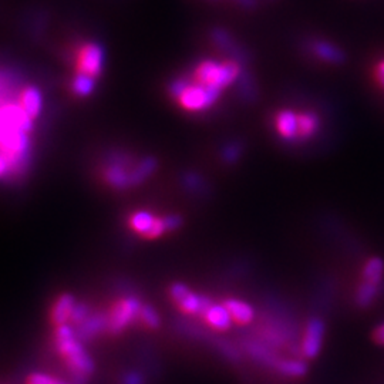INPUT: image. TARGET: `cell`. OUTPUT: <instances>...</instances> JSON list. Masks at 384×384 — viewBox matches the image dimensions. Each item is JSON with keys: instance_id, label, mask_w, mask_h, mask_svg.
<instances>
[{"instance_id": "obj_16", "label": "cell", "mask_w": 384, "mask_h": 384, "mask_svg": "<svg viewBox=\"0 0 384 384\" xmlns=\"http://www.w3.org/2000/svg\"><path fill=\"white\" fill-rule=\"evenodd\" d=\"M299 120V136L298 144L312 140L322 128V120L314 111H302L298 113Z\"/></svg>"}, {"instance_id": "obj_24", "label": "cell", "mask_w": 384, "mask_h": 384, "mask_svg": "<svg viewBox=\"0 0 384 384\" xmlns=\"http://www.w3.org/2000/svg\"><path fill=\"white\" fill-rule=\"evenodd\" d=\"M378 294V285L376 283H371V282H367V280H363L359 287H358V292H356V302L360 307H367L373 303V301L376 299Z\"/></svg>"}, {"instance_id": "obj_17", "label": "cell", "mask_w": 384, "mask_h": 384, "mask_svg": "<svg viewBox=\"0 0 384 384\" xmlns=\"http://www.w3.org/2000/svg\"><path fill=\"white\" fill-rule=\"evenodd\" d=\"M158 168V161L154 157H144L134 164L130 173L131 186H137L143 184L147 178H150Z\"/></svg>"}, {"instance_id": "obj_6", "label": "cell", "mask_w": 384, "mask_h": 384, "mask_svg": "<svg viewBox=\"0 0 384 384\" xmlns=\"http://www.w3.org/2000/svg\"><path fill=\"white\" fill-rule=\"evenodd\" d=\"M209 39L212 45L228 58L238 61L242 67L249 66L252 61L250 51L234 38L230 30L225 27H214L209 31Z\"/></svg>"}, {"instance_id": "obj_9", "label": "cell", "mask_w": 384, "mask_h": 384, "mask_svg": "<svg viewBox=\"0 0 384 384\" xmlns=\"http://www.w3.org/2000/svg\"><path fill=\"white\" fill-rule=\"evenodd\" d=\"M309 51L319 60H322L325 63L333 64V66H342V64L346 63V53L342 47L337 45L325 40V39H312L307 45Z\"/></svg>"}, {"instance_id": "obj_25", "label": "cell", "mask_w": 384, "mask_h": 384, "mask_svg": "<svg viewBox=\"0 0 384 384\" xmlns=\"http://www.w3.org/2000/svg\"><path fill=\"white\" fill-rule=\"evenodd\" d=\"M138 322L144 328L154 330V329H158L159 326H161V317H159V313L157 312V309L154 306L143 303L140 316H138Z\"/></svg>"}, {"instance_id": "obj_23", "label": "cell", "mask_w": 384, "mask_h": 384, "mask_svg": "<svg viewBox=\"0 0 384 384\" xmlns=\"http://www.w3.org/2000/svg\"><path fill=\"white\" fill-rule=\"evenodd\" d=\"M72 93L77 97H87V95L93 94L95 90V79L76 73V76L72 80Z\"/></svg>"}, {"instance_id": "obj_33", "label": "cell", "mask_w": 384, "mask_h": 384, "mask_svg": "<svg viewBox=\"0 0 384 384\" xmlns=\"http://www.w3.org/2000/svg\"><path fill=\"white\" fill-rule=\"evenodd\" d=\"M376 77H377V81H378L380 87L384 90V58L377 64Z\"/></svg>"}, {"instance_id": "obj_12", "label": "cell", "mask_w": 384, "mask_h": 384, "mask_svg": "<svg viewBox=\"0 0 384 384\" xmlns=\"http://www.w3.org/2000/svg\"><path fill=\"white\" fill-rule=\"evenodd\" d=\"M202 317L208 326L218 332H227L231 329L234 319L225 306V303H211L202 313Z\"/></svg>"}, {"instance_id": "obj_1", "label": "cell", "mask_w": 384, "mask_h": 384, "mask_svg": "<svg viewBox=\"0 0 384 384\" xmlns=\"http://www.w3.org/2000/svg\"><path fill=\"white\" fill-rule=\"evenodd\" d=\"M53 343L56 351L66 363L77 384L86 381L94 374V360L84 349L83 342L77 337L74 328H72L69 323L54 326Z\"/></svg>"}, {"instance_id": "obj_28", "label": "cell", "mask_w": 384, "mask_h": 384, "mask_svg": "<svg viewBox=\"0 0 384 384\" xmlns=\"http://www.w3.org/2000/svg\"><path fill=\"white\" fill-rule=\"evenodd\" d=\"M26 384H70L67 381L64 380H58V378H54L49 374H45V373H30L27 377H26Z\"/></svg>"}, {"instance_id": "obj_13", "label": "cell", "mask_w": 384, "mask_h": 384, "mask_svg": "<svg viewBox=\"0 0 384 384\" xmlns=\"http://www.w3.org/2000/svg\"><path fill=\"white\" fill-rule=\"evenodd\" d=\"M19 102L23 110L35 121L40 117L43 111V94L36 86L27 84L20 87Z\"/></svg>"}, {"instance_id": "obj_29", "label": "cell", "mask_w": 384, "mask_h": 384, "mask_svg": "<svg viewBox=\"0 0 384 384\" xmlns=\"http://www.w3.org/2000/svg\"><path fill=\"white\" fill-rule=\"evenodd\" d=\"M164 222L168 232H174L178 231L182 225H184V219L181 215L178 214H170V215H164Z\"/></svg>"}, {"instance_id": "obj_10", "label": "cell", "mask_w": 384, "mask_h": 384, "mask_svg": "<svg viewBox=\"0 0 384 384\" xmlns=\"http://www.w3.org/2000/svg\"><path fill=\"white\" fill-rule=\"evenodd\" d=\"M76 335L81 342H91L102 333H107V313L90 312V314L76 325Z\"/></svg>"}, {"instance_id": "obj_2", "label": "cell", "mask_w": 384, "mask_h": 384, "mask_svg": "<svg viewBox=\"0 0 384 384\" xmlns=\"http://www.w3.org/2000/svg\"><path fill=\"white\" fill-rule=\"evenodd\" d=\"M242 66L231 58H227L223 61H216L212 58L200 61L194 72H192V80L204 84V86H215L219 88H227L238 80Z\"/></svg>"}, {"instance_id": "obj_31", "label": "cell", "mask_w": 384, "mask_h": 384, "mask_svg": "<svg viewBox=\"0 0 384 384\" xmlns=\"http://www.w3.org/2000/svg\"><path fill=\"white\" fill-rule=\"evenodd\" d=\"M121 384H144V378L138 373L131 371V373H127L121 378Z\"/></svg>"}, {"instance_id": "obj_22", "label": "cell", "mask_w": 384, "mask_h": 384, "mask_svg": "<svg viewBox=\"0 0 384 384\" xmlns=\"http://www.w3.org/2000/svg\"><path fill=\"white\" fill-rule=\"evenodd\" d=\"M384 276V261L377 256L370 258L363 268V280L380 285Z\"/></svg>"}, {"instance_id": "obj_14", "label": "cell", "mask_w": 384, "mask_h": 384, "mask_svg": "<svg viewBox=\"0 0 384 384\" xmlns=\"http://www.w3.org/2000/svg\"><path fill=\"white\" fill-rule=\"evenodd\" d=\"M76 303V298L72 294H61L50 307L49 319L51 325L60 326L64 323H69L72 320Z\"/></svg>"}, {"instance_id": "obj_7", "label": "cell", "mask_w": 384, "mask_h": 384, "mask_svg": "<svg viewBox=\"0 0 384 384\" xmlns=\"http://www.w3.org/2000/svg\"><path fill=\"white\" fill-rule=\"evenodd\" d=\"M168 294L173 302L177 305V307L185 314L202 316L207 307L212 303V299H209L205 295L192 292L185 283H181V282H174L168 287Z\"/></svg>"}, {"instance_id": "obj_32", "label": "cell", "mask_w": 384, "mask_h": 384, "mask_svg": "<svg viewBox=\"0 0 384 384\" xmlns=\"http://www.w3.org/2000/svg\"><path fill=\"white\" fill-rule=\"evenodd\" d=\"M234 2L238 3L245 10H253L256 6H258V0H234Z\"/></svg>"}, {"instance_id": "obj_8", "label": "cell", "mask_w": 384, "mask_h": 384, "mask_svg": "<svg viewBox=\"0 0 384 384\" xmlns=\"http://www.w3.org/2000/svg\"><path fill=\"white\" fill-rule=\"evenodd\" d=\"M325 337V323L322 319L312 317L305 329L302 340V353L307 359H314L320 353Z\"/></svg>"}, {"instance_id": "obj_18", "label": "cell", "mask_w": 384, "mask_h": 384, "mask_svg": "<svg viewBox=\"0 0 384 384\" xmlns=\"http://www.w3.org/2000/svg\"><path fill=\"white\" fill-rule=\"evenodd\" d=\"M246 151V144L243 140L235 138L230 140L221 148V159L223 164L227 166H235L241 161V158L243 157Z\"/></svg>"}, {"instance_id": "obj_4", "label": "cell", "mask_w": 384, "mask_h": 384, "mask_svg": "<svg viewBox=\"0 0 384 384\" xmlns=\"http://www.w3.org/2000/svg\"><path fill=\"white\" fill-rule=\"evenodd\" d=\"M222 88L215 86H204L192 80L186 86V88L179 94V97L175 100L184 110L189 113L204 111L212 107L221 97Z\"/></svg>"}, {"instance_id": "obj_5", "label": "cell", "mask_w": 384, "mask_h": 384, "mask_svg": "<svg viewBox=\"0 0 384 384\" xmlns=\"http://www.w3.org/2000/svg\"><path fill=\"white\" fill-rule=\"evenodd\" d=\"M106 51L97 42H84L74 51V72L99 79L104 70Z\"/></svg>"}, {"instance_id": "obj_19", "label": "cell", "mask_w": 384, "mask_h": 384, "mask_svg": "<svg viewBox=\"0 0 384 384\" xmlns=\"http://www.w3.org/2000/svg\"><path fill=\"white\" fill-rule=\"evenodd\" d=\"M225 306L228 307V310L234 319V322H237L239 325H248L255 317V312H253L252 306L243 301L234 299V298L227 299Z\"/></svg>"}, {"instance_id": "obj_21", "label": "cell", "mask_w": 384, "mask_h": 384, "mask_svg": "<svg viewBox=\"0 0 384 384\" xmlns=\"http://www.w3.org/2000/svg\"><path fill=\"white\" fill-rule=\"evenodd\" d=\"M182 185L189 192H192V194H197V195H207L209 191V186L205 178L197 173H185L182 177Z\"/></svg>"}, {"instance_id": "obj_30", "label": "cell", "mask_w": 384, "mask_h": 384, "mask_svg": "<svg viewBox=\"0 0 384 384\" xmlns=\"http://www.w3.org/2000/svg\"><path fill=\"white\" fill-rule=\"evenodd\" d=\"M0 179H12V168L3 155H0Z\"/></svg>"}, {"instance_id": "obj_20", "label": "cell", "mask_w": 384, "mask_h": 384, "mask_svg": "<svg viewBox=\"0 0 384 384\" xmlns=\"http://www.w3.org/2000/svg\"><path fill=\"white\" fill-rule=\"evenodd\" d=\"M155 218L157 216L150 211H136L128 218V228L144 238L145 234L151 230Z\"/></svg>"}, {"instance_id": "obj_34", "label": "cell", "mask_w": 384, "mask_h": 384, "mask_svg": "<svg viewBox=\"0 0 384 384\" xmlns=\"http://www.w3.org/2000/svg\"><path fill=\"white\" fill-rule=\"evenodd\" d=\"M373 340L377 344H384V323L373 330Z\"/></svg>"}, {"instance_id": "obj_11", "label": "cell", "mask_w": 384, "mask_h": 384, "mask_svg": "<svg viewBox=\"0 0 384 384\" xmlns=\"http://www.w3.org/2000/svg\"><path fill=\"white\" fill-rule=\"evenodd\" d=\"M275 128L279 137L287 144H298L299 120L298 113L292 110H279L275 115Z\"/></svg>"}, {"instance_id": "obj_15", "label": "cell", "mask_w": 384, "mask_h": 384, "mask_svg": "<svg viewBox=\"0 0 384 384\" xmlns=\"http://www.w3.org/2000/svg\"><path fill=\"white\" fill-rule=\"evenodd\" d=\"M235 88L238 97L245 103V104H255L259 99V88L258 83H256V79L253 73L248 69L243 67L238 80L235 81Z\"/></svg>"}, {"instance_id": "obj_3", "label": "cell", "mask_w": 384, "mask_h": 384, "mask_svg": "<svg viewBox=\"0 0 384 384\" xmlns=\"http://www.w3.org/2000/svg\"><path fill=\"white\" fill-rule=\"evenodd\" d=\"M141 306L143 302L134 295L117 299L107 312V333L117 336L134 322H138Z\"/></svg>"}, {"instance_id": "obj_26", "label": "cell", "mask_w": 384, "mask_h": 384, "mask_svg": "<svg viewBox=\"0 0 384 384\" xmlns=\"http://www.w3.org/2000/svg\"><path fill=\"white\" fill-rule=\"evenodd\" d=\"M276 369L287 377H302L307 371V366L302 360H279Z\"/></svg>"}, {"instance_id": "obj_27", "label": "cell", "mask_w": 384, "mask_h": 384, "mask_svg": "<svg viewBox=\"0 0 384 384\" xmlns=\"http://www.w3.org/2000/svg\"><path fill=\"white\" fill-rule=\"evenodd\" d=\"M191 83V76H181V77H175L167 87L168 94L174 100H177L179 97V94L186 88V86Z\"/></svg>"}]
</instances>
